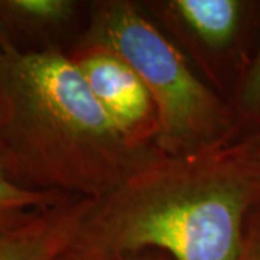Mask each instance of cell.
I'll list each match as a JSON object with an SVG mask.
<instances>
[{
  "label": "cell",
  "instance_id": "cell-13",
  "mask_svg": "<svg viewBox=\"0 0 260 260\" xmlns=\"http://www.w3.org/2000/svg\"><path fill=\"white\" fill-rule=\"evenodd\" d=\"M120 260H172L168 254L159 250H142L121 256Z\"/></svg>",
  "mask_w": 260,
  "mask_h": 260
},
{
  "label": "cell",
  "instance_id": "cell-2",
  "mask_svg": "<svg viewBox=\"0 0 260 260\" xmlns=\"http://www.w3.org/2000/svg\"><path fill=\"white\" fill-rule=\"evenodd\" d=\"M260 204V145L240 139L195 153H158L94 204L81 237L117 256L239 260Z\"/></svg>",
  "mask_w": 260,
  "mask_h": 260
},
{
  "label": "cell",
  "instance_id": "cell-4",
  "mask_svg": "<svg viewBox=\"0 0 260 260\" xmlns=\"http://www.w3.org/2000/svg\"><path fill=\"white\" fill-rule=\"evenodd\" d=\"M143 6L168 28L205 54L227 56L244 73L256 44L253 29H260V3L246 0H164Z\"/></svg>",
  "mask_w": 260,
  "mask_h": 260
},
{
  "label": "cell",
  "instance_id": "cell-5",
  "mask_svg": "<svg viewBox=\"0 0 260 260\" xmlns=\"http://www.w3.org/2000/svg\"><path fill=\"white\" fill-rule=\"evenodd\" d=\"M94 99L130 139L153 145L156 112L146 87L133 68L102 48H68ZM155 146V145H153Z\"/></svg>",
  "mask_w": 260,
  "mask_h": 260
},
{
  "label": "cell",
  "instance_id": "cell-6",
  "mask_svg": "<svg viewBox=\"0 0 260 260\" xmlns=\"http://www.w3.org/2000/svg\"><path fill=\"white\" fill-rule=\"evenodd\" d=\"M94 200L71 197L0 232V260H54L80 236Z\"/></svg>",
  "mask_w": 260,
  "mask_h": 260
},
{
  "label": "cell",
  "instance_id": "cell-7",
  "mask_svg": "<svg viewBox=\"0 0 260 260\" xmlns=\"http://www.w3.org/2000/svg\"><path fill=\"white\" fill-rule=\"evenodd\" d=\"M78 13L74 0H0V28L18 45H61L58 38Z\"/></svg>",
  "mask_w": 260,
  "mask_h": 260
},
{
  "label": "cell",
  "instance_id": "cell-11",
  "mask_svg": "<svg viewBox=\"0 0 260 260\" xmlns=\"http://www.w3.org/2000/svg\"><path fill=\"white\" fill-rule=\"evenodd\" d=\"M239 260H260V204L249 214Z\"/></svg>",
  "mask_w": 260,
  "mask_h": 260
},
{
  "label": "cell",
  "instance_id": "cell-14",
  "mask_svg": "<svg viewBox=\"0 0 260 260\" xmlns=\"http://www.w3.org/2000/svg\"><path fill=\"white\" fill-rule=\"evenodd\" d=\"M244 139L250 140V142L256 143V145H260V132L254 133V135H251V136H249V138H244Z\"/></svg>",
  "mask_w": 260,
  "mask_h": 260
},
{
  "label": "cell",
  "instance_id": "cell-9",
  "mask_svg": "<svg viewBox=\"0 0 260 260\" xmlns=\"http://www.w3.org/2000/svg\"><path fill=\"white\" fill-rule=\"evenodd\" d=\"M71 198V195L61 192H45L34 191L13 182L2 169H0V211L10 210H47L54 205L61 204Z\"/></svg>",
  "mask_w": 260,
  "mask_h": 260
},
{
  "label": "cell",
  "instance_id": "cell-8",
  "mask_svg": "<svg viewBox=\"0 0 260 260\" xmlns=\"http://www.w3.org/2000/svg\"><path fill=\"white\" fill-rule=\"evenodd\" d=\"M230 104L237 140L260 132V34L250 61L233 91Z\"/></svg>",
  "mask_w": 260,
  "mask_h": 260
},
{
  "label": "cell",
  "instance_id": "cell-12",
  "mask_svg": "<svg viewBox=\"0 0 260 260\" xmlns=\"http://www.w3.org/2000/svg\"><path fill=\"white\" fill-rule=\"evenodd\" d=\"M37 211H39V210H32V211H22V210L0 211V232L26 221Z\"/></svg>",
  "mask_w": 260,
  "mask_h": 260
},
{
  "label": "cell",
  "instance_id": "cell-10",
  "mask_svg": "<svg viewBox=\"0 0 260 260\" xmlns=\"http://www.w3.org/2000/svg\"><path fill=\"white\" fill-rule=\"evenodd\" d=\"M120 257L121 256H117L100 246L87 242L80 233L77 240L54 260H120Z\"/></svg>",
  "mask_w": 260,
  "mask_h": 260
},
{
  "label": "cell",
  "instance_id": "cell-1",
  "mask_svg": "<svg viewBox=\"0 0 260 260\" xmlns=\"http://www.w3.org/2000/svg\"><path fill=\"white\" fill-rule=\"evenodd\" d=\"M158 153L113 123L68 48H23L0 28V169L13 182L100 200Z\"/></svg>",
  "mask_w": 260,
  "mask_h": 260
},
{
  "label": "cell",
  "instance_id": "cell-3",
  "mask_svg": "<svg viewBox=\"0 0 260 260\" xmlns=\"http://www.w3.org/2000/svg\"><path fill=\"white\" fill-rule=\"evenodd\" d=\"M75 48H102L133 68L156 112L155 148L177 156L239 139L229 99L205 84L185 55L129 0H97Z\"/></svg>",
  "mask_w": 260,
  "mask_h": 260
}]
</instances>
